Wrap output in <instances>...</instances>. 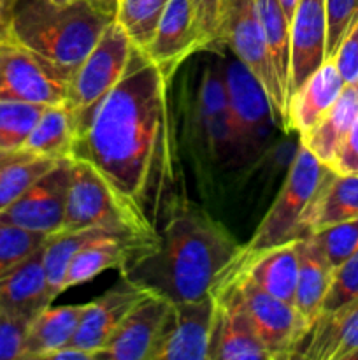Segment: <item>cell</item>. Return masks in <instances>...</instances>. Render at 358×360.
<instances>
[{
	"instance_id": "obj_23",
	"label": "cell",
	"mask_w": 358,
	"mask_h": 360,
	"mask_svg": "<svg viewBox=\"0 0 358 360\" xmlns=\"http://www.w3.org/2000/svg\"><path fill=\"white\" fill-rule=\"evenodd\" d=\"M199 112L211 157H232L230 109L221 63H213L206 69L199 91Z\"/></svg>"
},
{
	"instance_id": "obj_28",
	"label": "cell",
	"mask_w": 358,
	"mask_h": 360,
	"mask_svg": "<svg viewBox=\"0 0 358 360\" xmlns=\"http://www.w3.org/2000/svg\"><path fill=\"white\" fill-rule=\"evenodd\" d=\"M77 115L67 104L46 105L23 150L46 158H67L72 153Z\"/></svg>"
},
{
	"instance_id": "obj_27",
	"label": "cell",
	"mask_w": 358,
	"mask_h": 360,
	"mask_svg": "<svg viewBox=\"0 0 358 360\" xmlns=\"http://www.w3.org/2000/svg\"><path fill=\"white\" fill-rule=\"evenodd\" d=\"M84 306L86 304L56 306V308L48 306L44 311L39 313L28 327L21 360H46L51 352L72 343Z\"/></svg>"
},
{
	"instance_id": "obj_10",
	"label": "cell",
	"mask_w": 358,
	"mask_h": 360,
	"mask_svg": "<svg viewBox=\"0 0 358 360\" xmlns=\"http://www.w3.org/2000/svg\"><path fill=\"white\" fill-rule=\"evenodd\" d=\"M232 274L241 288L242 302L256 336L269 352L270 360L293 359L295 352L309 333V326L293 304L284 302L256 287L232 266Z\"/></svg>"
},
{
	"instance_id": "obj_32",
	"label": "cell",
	"mask_w": 358,
	"mask_h": 360,
	"mask_svg": "<svg viewBox=\"0 0 358 360\" xmlns=\"http://www.w3.org/2000/svg\"><path fill=\"white\" fill-rule=\"evenodd\" d=\"M168 0H118L116 21L133 44L144 49L153 39Z\"/></svg>"
},
{
	"instance_id": "obj_34",
	"label": "cell",
	"mask_w": 358,
	"mask_h": 360,
	"mask_svg": "<svg viewBox=\"0 0 358 360\" xmlns=\"http://www.w3.org/2000/svg\"><path fill=\"white\" fill-rule=\"evenodd\" d=\"M48 236L0 221V276L44 246Z\"/></svg>"
},
{
	"instance_id": "obj_42",
	"label": "cell",
	"mask_w": 358,
	"mask_h": 360,
	"mask_svg": "<svg viewBox=\"0 0 358 360\" xmlns=\"http://www.w3.org/2000/svg\"><path fill=\"white\" fill-rule=\"evenodd\" d=\"M16 2L18 0H0V41L11 39V25Z\"/></svg>"
},
{
	"instance_id": "obj_2",
	"label": "cell",
	"mask_w": 358,
	"mask_h": 360,
	"mask_svg": "<svg viewBox=\"0 0 358 360\" xmlns=\"http://www.w3.org/2000/svg\"><path fill=\"white\" fill-rule=\"evenodd\" d=\"M241 250L206 211L179 204L165 227L137 248L119 273L168 302L199 301L216 292Z\"/></svg>"
},
{
	"instance_id": "obj_18",
	"label": "cell",
	"mask_w": 358,
	"mask_h": 360,
	"mask_svg": "<svg viewBox=\"0 0 358 360\" xmlns=\"http://www.w3.org/2000/svg\"><path fill=\"white\" fill-rule=\"evenodd\" d=\"M293 359H358V299L319 316L305 334Z\"/></svg>"
},
{
	"instance_id": "obj_11",
	"label": "cell",
	"mask_w": 358,
	"mask_h": 360,
	"mask_svg": "<svg viewBox=\"0 0 358 360\" xmlns=\"http://www.w3.org/2000/svg\"><path fill=\"white\" fill-rule=\"evenodd\" d=\"M213 295L214 319L207 360H270L253 329L232 269Z\"/></svg>"
},
{
	"instance_id": "obj_44",
	"label": "cell",
	"mask_w": 358,
	"mask_h": 360,
	"mask_svg": "<svg viewBox=\"0 0 358 360\" xmlns=\"http://www.w3.org/2000/svg\"><path fill=\"white\" fill-rule=\"evenodd\" d=\"M279 4H281V7H283L284 14H286L288 20H290V23H291V18H293L295 9H297L298 0H279Z\"/></svg>"
},
{
	"instance_id": "obj_1",
	"label": "cell",
	"mask_w": 358,
	"mask_h": 360,
	"mask_svg": "<svg viewBox=\"0 0 358 360\" xmlns=\"http://www.w3.org/2000/svg\"><path fill=\"white\" fill-rule=\"evenodd\" d=\"M167 86V77L135 46L121 79L77 116L70 157L93 165L140 210L168 172Z\"/></svg>"
},
{
	"instance_id": "obj_36",
	"label": "cell",
	"mask_w": 358,
	"mask_h": 360,
	"mask_svg": "<svg viewBox=\"0 0 358 360\" xmlns=\"http://www.w3.org/2000/svg\"><path fill=\"white\" fill-rule=\"evenodd\" d=\"M354 299H358V252L333 269L332 283L326 292L321 315L336 311Z\"/></svg>"
},
{
	"instance_id": "obj_7",
	"label": "cell",
	"mask_w": 358,
	"mask_h": 360,
	"mask_svg": "<svg viewBox=\"0 0 358 360\" xmlns=\"http://www.w3.org/2000/svg\"><path fill=\"white\" fill-rule=\"evenodd\" d=\"M221 65L230 109L232 157L251 160L262 153L277 127L272 104L260 81L237 58L225 60Z\"/></svg>"
},
{
	"instance_id": "obj_29",
	"label": "cell",
	"mask_w": 358,
	"mask_h": 360,
	"mask_svg": "<svg viewBox=\"0 0 358 360\" xmlns=\"http://www.w3.org/2000/svg\"><path fill=\"white\" fill-rule=\"evenodd\" d=\"M58 160L37 157L25 150H0V213Z\"/></svg>"
},
{
	"instance_id": "obj_41",
	"label": "cell",
	"mask_w": 358,
	"mask_h": 360,
	"mask_svg": "<svg viewBox=\"0 0 358 360\" xmlns=\"http://www.w3.org/2000/svg\"><path fill=\"white\" fill-rule=\"evenodd\" d=\"M330 169L336 174H358V118L354 120Z\"/></svg>"
},
{
	"instance_id": "obj_25",
	"label": "cell",
	"mask_w": 358,
	"mask_h": 360,
	"mask_svg": "<svg viewBox=\"0 0 358 360\" xmlns=\"http://www.w3.org/2000/svg\"><path fill=\"white\" fill-rule=\"evenodd\" d=\"M357 118L358 79L346 83L339 98L333 102L325 116L304 137H300V144H304L321 164L330 167Z\"/></svg>"
},
{
	"instance_id": "obj_38",
	"label": "cell",
	"mask_w": 358,
	"mask_h": 360,
	"mask_svg": "<svg viewBox=\"0 0 358 360\" xmlns=\"http://www.w3.org/2000/svg\"><path fill=\"white\" fill-rule=\"evenodd\" d=\"M30 320L0 309V360L23 359Z\"/></svg>"
},
{
	"instance_id": "obj_4",
	"label": "cell",
	"mask_w": 358,
	"mask_h": 360,
	"mask_svg": "<svg viewBox=\"0 0 358 360\" xmlns=\"http://www.w3.org/2000/svg\"><path fill=\"white\" fill-rule=\"evenodd\" d=\"M86 229H109L146 241L157 232L146 211L121 195L93 165L70 157V185L62 232Z\"/></svg>"
},
{
	"instance_id": "obj_14",
	"label": "cell",
	"mask_w": 358,
	"mask_h": 360,
	"mask_svg": "<svg viewBox=\"0 0 358 360\" xmlns=\"http://www.w3.org/2000/svg\"><path fill=\"white\" fill-rule=\"evenodd\" d=\"M142 51L168 81L186 58L204 51L192 0H168L153 39Z\"/></svg>"
},
{
	"instance_id": "obj_21",
	"label": "cell",
	"mask_w": 358,
	"mask_h": 360,
	"mask_svg": "<svg viewBox=\"0 0 358 360\" xmlns=\"http://www.w3.org/2000/svg\"><path fill=\"white\" fill-rule=\"evenodd\" d=\"M346 86L332 60L323 62L297 90L288 95V130L304 137L325 116Z\"/></svg>"
},
{
	"instance_id": "obj_17",
	"label": "cell",
	"mask_w": 358,
	"mask_h": 360,
	"mask_svg": "<svg viewBox=\"0 0 358 360\" xmlns=\"http://www.w3.org/2000/svg\"><path fill=\"white\" fill-rule=\"evenodd\" d=\"M325 0H298L290 23V83L288 95L297 90L325 62Z\"/></svg>"
},
{
	"instance_id": "obj_40",
	"label": "cell",
	"mask_w": 358,
	"mask_h": 360,
	"mask_svg": "<svg viewBox=\"0 0 358 360\" xmlns=\"http://www.w3.org/2000/svg\"><path fill=\"white\" fill-rule=\"evenodd\" d=\"M330 60L343 76L344 83H353L358 79V18L347 28L346 35Z\"/></svg>"
},
{
	"instance_id": "obj_24",
	"label": "cell",
	"mask_w": 358,
	"mask_h": 360,
	"mask_svg": "<svg viewBox=\"0 0 358 360\" xmlns=\"http://www.w3.org/2000/svg\"><path fill=\"white\" fill-rule=\"evenodd\" d=\"M333 267L309 234L298 238V276L293 306L309 329L321 315Z\"/></svg>"
},
{
	"instance_id": "obj_13",
	"label": "cell",
	"mask_w": 358,
	"mask_h": 360,
	"mask_svg": "<svg viewBox=\"0 0 358 360\" xmlns=\"http://www.w3.org/2000/svg\"><path fill=\"white\" fill-rule=\"evenodd\" d=\"M214 319V295L171 302L150 360H207Z\"/></svg>"
},
{
	"instance_id": "obj_43",
	"label": "cell",
	"mask_w": 358,
	"mask_h": 360,
	"mask_svg": "<svg viewBox=\"0 0 358 360\" xmlns=\"http://www.w3.org/2000/svg\"><path fill=\"white\" fill-rule=\"evenodd\" d=\"M93 360V355L86 350H81V348L74 347V345H67V347L58 348V350L51 352L46 360Z\"/></svg>"
},
{
	"instance_id": "obj_33",
	"label": "cell",
	"mask_w": 358,
	"mask_h": 360,
	"mask_svg": "<svg viewBox=\"0 0 358 360\" xmlns=\"http://www.w3.org/2000/svg\"><path fill=\"white\" fill-rule=\"evenodd\" d=\"M46 105L0 101V150H23Z\"/></svg>"
},
{
	"instance_id": "obj_35",
	"label": "cell",
	"mask_w": 358,
	"mask_h": 360,
	"mask_svg": "<svg viewBox=\"0 0 358 360\" xmlns=\"http://www.w3.org/2000/svg\"><path fill=\"white\" fill-rule=\"evenodd\" d=\"M309 236L314 239L333 269L358 252V220L329 225L319 231L309 232Z\"/></svg>"
},
{
	"instance_id": "obj_20",
	"label": "cell",
	"mask_w": 358,
	"mask_h": 360,
	"mask_svg": "<svg viewBox=\"0 0 358 360\" xmlns=\"http://www.w3.org/2000/svg\"><path fill=\"white\" fill-rule=\"evenodd\" d=\"M51 302L44 271V246L0 276V309L4 311L32 322Z\"/></svg>"
},
{
	"instance_id": "obj_12",
	"label": "cell",
	"mask_w": 358,
	"mask_h": 360,
	"mask_svg": "<svg viewBox=\"0 0 358 360\" xmlns=\"http://www.w3.org/2000/svg\"><path fill=\"white\" fill-rule=\"evenodd\" d=\"M70 185V157L60 158L48 172L32 183L4 213L0 221L28 231L53 236L65 221L67 193Z\"/></svg>"
},
{
	"instance_id": "obj_3",
	"label": "cell",
	"mask_w": 358,
	"mask_h": 360,
	"mask_svg": "<svg viewBox=\"0 0 358 360\" xmlns=\"http://www.w3.org/2000/svg\"><path fill=\"white\" fill-rule=\"evenodd\" d=\"M118 0H18L11 37L69 76L116 20Z\"/></svg>"
},
{
	"instance_id": "obj_16",
	"label": "cell",
	"mask_w": 358,
	"mask_h": 360,
	"mask_svg": "<svg viewBox=\"0 0 358 360\" xmlns=\"http://www.w3.org/2000/svg\"><path fill=\"white\" fill-rule=\"evenodd\" d=\"M168 304L167 299L153 292L144 295L126 313L95 360H150Z\"/></svg>"
},
{
	"instance_id": "obj_45",
	"label": "cell",
	"mask_w": 358,
	"mask_h": 360,
	"mask_svg": "<svg viewBox=\"0 0 358 360\" xmlns=\"http://www.w3.org/2000/svg\"><path fill=\"white\" fill-rule=\"evenodd\" d=\"M55 4H67V2H72V0H51Z\"/></svg>"
},
{
	"instance_id": "obj_9",
	"label": "cell",
	"mask_w": 358,
	"mask_h": 360,
	"mask_svg": "<svg viewBox=\"0 0 358 360\" xmlns=\"http://www.w3.org/2000/svg\"><path fill=\"white\" fill-rule=\"evenodd\" d=\"M133 48L135 44L121 25L112 21L70 76L65 104L77 116L97 104L121 79Z\"/></svg>"
},
{
	"instance_id": "obj_19",
	"label": "cell",
	"mask_w": 358,
	"mask_h": 360,
	"mask_svg": "<svg viewBox=\"0 0 358 360\" xmlns=\"http://www.w3.org/2000/svg\"><path fill=\"white\" fill-rule=\"evenodd\" d=\"M234 269L267 294L293 304L298 276V238L255 255L241 257L239 253Z\"/></svg>"
},
{
	"instance_id": "obj_31",
	"label": "cell",
	"mask_w": 358,
	"mask_h": 360,
	"mask_svg": "<svg viewBox=\"0 0 358 360\" xmlns=\"http://www.w3.org/2000/svg\"><path fill=\"white\" fill-rule=\"evenodd\" d=\"M263 34L269 42L274 67L281 84L288 94L290 83V20L279 0H255Z\"/></svg>"
},
{
	"instance_id": "obj_37",
	"label": "cell",
	"mask_w": 358,
	"mask_h": 360,
	"mask_svg": "<svg viewBox=\"0 0 358 360\" xmlns=\"http://www.w3.org/2000/svg\"><path fill=\"white\" fill-rule=\"evenodd\" d=\"M326 46L325 62L336 53L337 46L346 35L347 28L358 18V0H325Z\"/></svg>"
},
{
	"instance_id": "obj_15",
	"label": "cell",
	"mask_w": 358,
	"mask_h": 360,
	"mask_svg": "<svg viewBox=\"0 0 358 360\" xmlns=\"http://www.w3.org/2000/svg\"><path fill=\"white\" fill-rule=\"evenodd\" d=\"M146 294H150V290L121 276L109 290L84 306L70 345L90 352L95 360V355L105 347L126 313Z\"/></svg>"
},
{
	"instance_id": "obj_6",
	"label": "cell",
	"mask_w": 358,
	"mask_h": 360,
	"mask_svg": "<svg viewBox=\"0 0 358 360\" xmlns=\"http://www.w3.org/2000/svg\"><path fill=\"white\" fill-rule=\"evenodd\" d=\"M220 44L228 46L235 58L260 81L272 104L277 127L288 130V94L274 67L255 0H225Z\"/></svg>"
},
{
	"instance_id": "obj_5",
	"label": "cell",
	"mask_w": 358,
	"mask_h": 360,
	"mask_svg": "<svg viewBox=\"0 0 358 360\" xmlns=\"http://www.w3.org/2000/svg\"><path fill=\"white\" fill-rule=\"evenodd\" d=\"M330 174L332 169L321 164L304 144H300L276 200L248 245L242 246L241 257L255 255L262 250L302 238V217Z\"/></svg>"
},
{
	"instance_id": "obj_30",
	"label": "cell",
	"mask_w": 358,
	"mask_h": 360,
	"mask_svg": "<svg viewBox=\"0 0 358 360\" xmlns=\"http://www.w3.org/2000/svg\"><path fill=\"white\" fill-rule=\"evenodd\" d=\"M109 231V229H86V231L79 232H58L46 239L44 243V271H46V281H48L49 295L55 301L63 290V281H65L67 269L72 260L74 253L90 241L95 236L102 234V232ZM116 232V231H114Z\"/></svg>"
},
{
	"instance_id": "obj_39",
	"label": "cell",
	"mask_w": 358,
	"mask_h": 360,
	"mask_svg": "<svg viewBox=\"0 0 358 360\" xmlns=\"http://www.w3.org/2000/svg\"><path fill=\"white\" fill-rule=\"evenodd\" d=\"M192 6L204 49L218 48L225 0H192Z\"/></svg>"
},
{
	"instance_id": "obj_22",
	"label": "cell",
	"mask_w": 358,
	"mask_h": 360,
	"mask_svg": "<svg viewBox=\"0 0 358 360\" xmlns=\"http://www.w3.org/2000/svg\"><path fill=\"white\" fill-rule=\"evenodd\" d=\"M146 243L142 238L114 231L95 236L74 253L63 281V290L86 283L107 269H121L130 255Z\"/></svg>"
},
{
	"instance_id": "obj_8",
	"label": "cell",
	"mask_w": 358,
	"mask_h": 360,
	"mask_svg": "<svg viewBox=\"0 0 358 360\" xmlns=\"http://www.w3.org/2000/svg\"><path fill=\"white\" fill-rule=\"evenodd\" d=\"M70 76L13 37L0 41V101L65 104Z\"/></svg>"
},
{
	"instance_id": "obj_26",
	"label": "cell",
	"mask_w": 358,
	"mask_h": 360,
	"mask_svg": "<svg viewBox=\"0 0 358 360\" xmlns=\"http://www.w3.org/2000/svg\"><path fill=\"white\" fill-rule=\"evenodd\" d=\"M350 220H358V174L332 171L302 217V234Z\"/></svg>"
}]
</instances>
